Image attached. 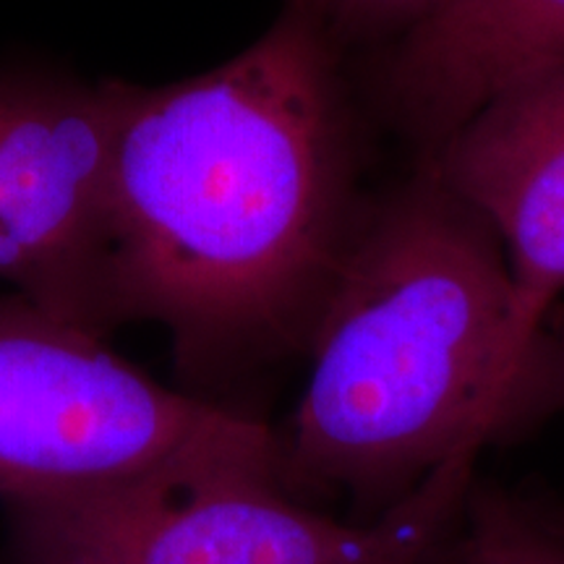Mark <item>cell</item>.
<instances>
[{
    "label": "cell",
    "instance_id": "obj_1",
    "mask_svg": "<svg viewBox=\"0 0 564 564\" xmlns=\"http://www.w3.org/2000/svg\"><path fill=\"white\" fill-rule=\"evenodd\" d=\"M343 53L293 6L223 66L118 82V319L158 322L183 371L306 350L366 212Z\"/></svg>",
    "mask_w": 564,
    "mask_h": 564
},
{
    "label": "cell",
    "instance_id": "obj_2",
    "mask_svg": "<svg viewBox=\"0 0 564 564\" xmlns=\"http://www.w3.org/2000/svg\"><path fill=\"white\" fill-rule=\"evenodd\" d=\"M541 337L497 232L434 175L366 204L280 436L282 484L348 491L366 520L457 455L541 421Z\"/></svg>",
    "mask_w": 564,
    "mask_h": 564
},
{
    "label": "cell",
    "instance_id": "obj_3",
    "mask_svg": "<svg viewBox=\"0 0 564 564\" xmlns=\"http://www.w3.org/2000/svg\"><path fill=\"white\" fill-rule=\"evenodd\" d=\"M183 470L282 481L267 423L167 390L105 335L0 299V497H68Z\"/></svg>",
    "mask_w": 564,
    "mask_h": 564
},
{
    "label": "cell",
    "instance_id": "obj_4",
    "mask_svg": "<svg viewBox=\"0 0 564 564\" xmlns=\"http://www.w3.org/2000/svg\"><path fill=\"white\" fill-rule=\"evenodd\" d=\"M481 455H457L371 520L327 518L278 478L183 470L11 505L26 564H436Z\"/></svg>",
    "mask_w": 564,
    "mask_h": 564
},
{
    "label": "cell",
    "instance_id": "obj_5",
    "mask_svg": "<svg viewBox=\"0 0 564 564\" xmlns=\"http://www.w3.org/2000/svg\"><path fill=\"white\" fill-rule=\"evenodd\" d=\"M118 82L0 66V280L47 314L105 335L112 272Z\"/></svg>",
    "mask_w": 564,
    "mask_h": 564
},
{
    "label": "cell",
    "instance_id": "obj_6",
    "mask_svg": "<svg viewBox=\"0 0 564 564\" xmlns=\"http://www.w3.org/2000/svg\"><path fill=\"white\" fill-rule=\"evenodd\" d=\"M421 167L497 232L520 327L544 335L564 293V61L497 91Z\"/></svg>",
    "mask_w": 564,
    "mask_h": 564
},
{
    "label": "cell",
    "instance_id": "obj_7",
    "mask_svg": "<svg viewBox=\"0 0 564 564\" xmlns=\"http://www.w3.org/2000/svg\"><path fill=\"white\" fill-rule=\"evenodd\" d=\"M560 61L564 0H455L384 47L377 91L429 152L497 91Z\"/></svg>",
    "mask_w": 564,
    "mask_h": 564
},
{
    "label": "cell",
    "instance_id": "obj_8",
    "mask_svg": "<svg viewBox=\"0 0 564 564\" xmlns=\"http://www.w3.org/2000/svg\"><path fill=\"white\" fill-rule=\"evenodd\" d=\"M436 564H564V520L476 478Z\"/></svg>",
    "mask_w": 564,
    "mask_h": 564
},
{
    "label": "cell",
    "instance_id": "obj_9",
    "mask_svg": "<svg viewBox=\"0 0 564 564\" xmlns=\"http://www.w3.org/2000/svg\"><path fill=\"white\" fill-rule=\"evenodd\" d=\"M455 0H291L345 55L356 45H394Z\"/></svg>",
    "mask_w": 564,
    "mask_h": 564
},
{
    "label": "cell",
    "instance_id": "obj_10",
    "mask_svg": "<svg viewBox=\"0 0 564 564\" xmlns=\"http://www.w3.org/2000/svg\"><path fill=\"white\" fill-rule=\"evenodd\" d=\"M539 408L541 419L564 408V306L546 316L539 361Z\"/></svg>",
    "mask_w": 564,
    "mask_h": 564
}]
</instances>
